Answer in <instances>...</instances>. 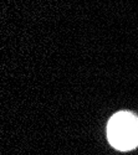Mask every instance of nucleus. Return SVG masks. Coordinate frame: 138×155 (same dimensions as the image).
<instances>
[{
  "mask_svg": "<svg viewBox=\"0 0 138 155\" xmlns=\"http://www.w3.org/2000/svg\"><path fill=\"white\" fill-rule=\"evenodd\" d=\"M107 137L109 144L122 151L138 145V117L130 112L116 113L108 122Z\"/></svg>",
  "mask_w": 138,
  "mask_h": 155,
  "instance_id": "f257e3e1",
  "label": "nucleus"
}]
</instances>
